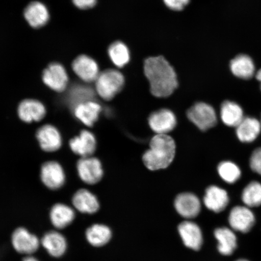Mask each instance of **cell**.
I'll return each instance as SVG.
<instances>
[{
  "mask_svg": "<svg viewBox=\"0 0 261 261\" xmlns=\"http://www.w3.org/2000/svg\"><path fill=\"white\" fill-rule=\"evenodd\" d=\"M95 93L89 87L77 85L71 89L69 94V102L73 107L77 104L94 100Z\"/></svg>",
  "mask_w": 261,
  "mask_h": 261,
  "instance_id": "cell-30",
  "label": "cell"
},
{
  "mask_svg": "<svg viewBox=\"0 0 261 261\" xmlns=\"http://www.w3.org/2000/svg\"><path fill=\"white\" fill-rule=\"evenodd\" d=\"M236 261H249V260H248L245 259H240L237 260Z\"/></svg>",
  "mask_w": 261,
  "mask_h": 261,
  "instance_id": "cell-37",
  "label": "cell"
},
{
  "mask_svg": "<svg viewBox=\"0 0 261 261\" xmlns=\"http://www.w3.org/2000/svg\"><path fill=\"white\" fill-rule=\"evenodd\" d=\"M229 203V197L226 190L217 186H211L205 191L204 203L208 210L220 213Z\"/></svg>",
  "mask_w": 261,
  "mask_h": 261,
  "instance_id": "cell-16",
  "label": "cell"
},
{
  "mask_svg": "<svg viewBox=\"0 0 261 261\" xmlns=\"http://www.w3.org/2000/svg\"><path fill=\"white\" fill-rule=\"evenodd\" d=\"M72 69L82 81L88 83L95 82L100 73L97 62L86 55H80L75 59L72 63Z\"/></svg>",
  "mask_w": 261,
  "mask_h": 261,
  "instance_id": "cell-8",
  "label": "cell"
},
{
  "mask_svg": "<svg viewBox=\"0 0 261 261\" xmlns=\"http://www.w3.org/2000/svg\"><path fill=\"white\" fill-rule=\"evenodd\" d=\"M18 113L22 121L31 123L39 122L43 119L46 114V110L40 101L25 99L19 103Z\"/></svg>",
  "mask_w": 261,
  "mask_h": 261,
  "instance_id": "cell-17",
  "label": "cell"
},
{
  "mask_svg": "<svg viewBox=\"0 0 261 261\" xmlns=\"http://www.w3.org/2000/svg\"><path fill=\"white\" fill-rule=\"evenodd\" d=\"M75 117L88 126H93L101 112V106L94 100L77 104L73 107Z\"/></svg>",
  "mask_w": 261,
  "mask_h": 261,
  "instance_id": "cell-19",
  "label": "cell"
},
{
  "mask_svg": "<svg viewBox=\"0 0 261 261\" xmlns=\"http://www.w3.org/2000/svg\"><path fill=\"white\" fill-rule=\"evenodd\" d=\"M188 119L201 130L213 128L217 123V116L214 108L204 102L195 103L188 110Z\"/></svg>",
  "mask_w": 261,
  "mask_h": 261,
  "instance_id": "cell-4",
  "label": "cell"
},
{
  "mask_svg": "<svg viewBox=\"0 0 261 261\" xmlns=\"http://www.w3.org/2000/svg\"><path fill=\"white\" fill-rule=\"evenodd\" d=\"M150 128L156 135H167L174 129L177 119L174 113L168 109H162L151 114L148 119Z\"/></svg>",
  "mask_w": 261,
  "mask_h": 261,
  "instance_id": "cell-9",
  "label": "cell"
},
{
  "mask_svg": "<svg viewBox=\"0 0 261 261\" xmlns=\"http://www.w3.org/2000/svg\"><path fill=\"white\" fill-rule=\"evenodd\" d=\"M175 154L174 139L167 135H156L149 143V149L143 155L146 167L151 171L168 168Z\"/></svg>",
  "mask_w": 261,
  "mask_h": 261,
  "instance_id": "cell-2",
  "label": "cell"
},
{
  "mask_svg": "<svg viewBox=\"0 0 261 261\" xmlns=\"http://www.w3.org/2000/svg\"><path fill=\"white\" fill-rule=\"evenodd\" d=\"M214 236L218 241V250L224 256H230L238 246L236 233L231 228L220 227L214 231Z\"/></svg>",
  "mask_w": 261,
  "mask_h": 261,
  "instance_id": "cell-20",
  "label": "cell"
},
{
  "mask_svg": "<svg viewBox=\"0 0 261 261\" xmlns=\"http://www.w3.org/2000/svg\"><path fill=\"white\" fill-rule=\"evenodd\" d=\"M260 124H261V121H260Z\"/></svg>",
  "mask_w": 261,
  "mask_h": 261,
  "instance_id": "cell-38",
  "label": "cell"
},
{
  "mask_svg": "<svg viewBox=\"0 0 261 261\" xmlns=\"http://www.w3.org/2000/svg\"><path fill=\"white\" fill-rule=\"evenodd\" d=\"M50 220L54 226L63 229L72 223L75 218L74 211L64 204H57L51 208L50 214Z\"/></svg>",
  "mask_w": 261,
  "mask_h": 261,
  "instance_id": "cell-26",
  "label": "cell"
},
{
  "mask_svg": "<svg viewBox=\"0 0 261 261\" xmlns=\"http://www.w3.org/2000/svg\"><path fill=\"white\" fill-rule=\"evenodd\" d=\"M250 166L252 171L261 176V148L254 150L252 153Z\"/></svg>",
  "mask_w": 261,
  "mask_h": 261,
  "instance_id": "cell-32",
  "label": "cell"
},
{
  "mask_svg": "<svg viewBox=\"0 0 261 261\" xmlns=\"http://www.w3.org/2000/svg\"><path fill=\"white\" fill-rule=\"evenodd\" d=\"M242 201L244 205L249 208L261 205V184L252 181L244 188L242 193Z\"/></svg>",
  "mask_w": 261,
  "mask_h": 261,
  "instance_id": "cell-29",
  "label": "cell"
},
{
  "mask_svg": "<svg viewBox=\"0 0 261 261\" xmlns=\"http://www.w3.org/2000/svg\"><path fill=\"white\" fill-rule=\"evenodd\" d=\"M12 243L16 252L25 254L34 253L40 246L38 238L22 227L18 228L13 233Z\"/></svg>",
  "mask_w": 261,
  "mask_h": 261,
  "instance_id": "cell-10",
  "label": "cell"
},
{
  "mask_svg": "<svg viewBox=\"0 0 261 261\" xmlns=\"http://www.w3.org/2000/svg\"><path fill=\"white\" fill-rule=\"evenodd\" d=\"M174 205L176 211L181 217L191 219L197 217L201 210V203L194 194L182 193L176 197Z\"/></svg>",
  "mask_w": 261,
  "mask_h": 261,
  "instance_id": "cell-12",
  "label": "cell"
},
{
  "mask_svg": "<svg viewBox=\"0 0 261 261\" xmlns=\"http://www.w3.org/2000/svg\"><path fill=\"white\" fill-rule=\"evenodd\" d=\"M256 77L257 81L260 82V90H261V69H260L258 71H257Z\"/></svg>",
  "mask_w": 261,
  "mask_h": 261,
  "instance_id": "cell-35",
  "label": "cell"
},
{
  "mask_svg": "<svg viewBox=\"0 0 261 261\" xmlns=\"http://www.w3.org/2000/svg\"><path fill=\"white\" fill-rule=\"evenodd\" d=\"M37 138L41 149L44 151H56L62 145L61 134L53 125H45L41 126L38 130Z\"/></svg>",
  "mask_w": 261,
  "mask_h": 261,
  "instance_id": "cell-15",
  "label": "cell"
},
{
  "mask_svg": "<svg viewBox=\"0 0 261 261\" xmlns=\"http://www.w3.org/2000/svg\"><path fill=\"white\" fill-rule=\"evenodd\" d=\"M178 231L185 246L199 250L203 244V234L200 227L193 222L186 221L179 225Z\"/></svg>",
  "mask_w": 261,
  "mask_h": 261,
  "instance_id": "cell-13",
  "label": "cell"
},
{
  "mask_svg": "<svg viewBox=\"0 0 261 261\" xmlns=\"http://www.w3.org/2000/svg\"><path fill=\"white\" fill-rule=\"evenodd\" d=\"M125 78L120 71L107 69L99 73L96 81V91L98 95L106 100H112L122 90Z\"/></svg>",
  "mask_w": 261,
  "mask_h": 261,
  "instance_id": "cell-3",
  "label": "cell"
},
{
  "mask_svg": "<svg viewBox=\"0 0 261 261\" xmlns=\"http://www.w3.org/2000/svg\"><path fill=\"white\" fill-rule=\"evenodd\" d=\"M42 81L47 87L57 92H63L67 87L68 76L66 70L60 63H51L42 73Z\"/></svg>",
  "mask_w": 261,
  "mask_h": 261,
  "instance_id": "cell-7",
  "label": "cell"
},
{
  "mask_svg": "<svg viewBox=\"0 0 261 261\" xmlns=\"http://www.w3.org/2000/svg\"><path fill=\"white\" fill-rule=\"evenodd\" d=\"M108 54L114 65L122 68L130 61V52L125 44L121 41H116L110 45Z\"/></svg>",
  "mask_w": 261,
  "mask_h": 261,
  "instance_id": "cell-28",
  "label": "cell"
},
{
  "mask_svg": "<svg viewBox=\"0 0 261 261\" xmlns=\"http://www.w3.org/2000/svg\"><path fill=\"white\" fill-rule=\"evenodd\" d=\"M256 218L251 208L246 205L234 207L228 215V223L233 231L247 233L252 230Z\"/></svg>",
  "mask_w": 261,
  "mask_h": 261,
  "instance_id": "cell-5",
  "label": "cell"
},
{
  "mask_svg": "<svg viewBox=\"0 0 261 261\" xmlns=\"http://www.w3.org/2000/svg\"><path fill=\"white\" fill-rule=\"evenodd\" d=\"M190 0H163L165 5L173 11H179L184 9Z\"/></svg>",
  "mask_w": 261,
  "mask_h": 261,
  "instance_id": "cell-33",
  "label": "cell"
},
{
  "mask_svg": "<svg viewBox=\"0 0 261 261\" xmlns=\"http://www.w3.org/2000/svg\"><path fill=\"white\" fill-rule=\"evenodd\" d=\"M41 244L51 256L60 257L66 252L67 244L65 237L57 231H49L42 238Z\"/></svg>",
  "mask_w": 261,
  "mask_h": 261,
  "instance_id": "cell-24",
  "label": "cell"
},
{
  "mask_svg": "<svg viewBox=\"0 0 261 261\" xmlns=\"http://www.w3.org/2000/svg\"><path fill=\"white\" fill-rule=\"evenodd\" d=\"M112 236L110 228L103 224H94L86 231L87 240L94 247L104 246L109 242Z\"/></svg>",
  "mask_w": 261,
  "mask_h": 261,
  "instance_id": "cell-27",
  "label": "cell"
},
{
  "mask_svg": "<svg viewBox=\"0 0 261 261\" xmlns=\"http://www.w3.org/2000/svg\"><path fill=\"white\" fill-rule=\"evenodd\" d=\"M260 122L253 117H244L236 127L238 138L243 143L254 141L260 135Z\"/></svg>",
  "mask_w": 261,
  "mask_h": 261,
  "instance_id": "cell-21",
  "label": "cell"
},
{
  "mask_svg": "<svg viewBox=\"0 0 261 261\" xmlns=\"http://www.w3.org/2000/svg\"><path fill=\"white\" fill-rule=\"evenodd\" d=\"M218 172L221 178L229 184L236 182L241 176L240 168L236 163L229 161L221 162L218 166Z\"/></svg>",
  "mask_w": 261,
  "mask_h": 261,
  "instance_id": "cell-31",
  "label": "cell"
},
{
  "mask_svg": "<svg viewBox=\"0 0 261 261\" xmlns=\"http://www.w3.org/2000/svg\"><path fill=\"white\" fill-rule=\"evenodd\" d=\"M96 144L95 136L87 130H82L79 136L70 141L71 151L82 158L91 156L96 151Z\"/></svg>",
  "mask_w": 261,
  "mask_h": 261,
  "instance_id": "cell-14",
  "label": "cell"
},
{
  "mask_svg": "<svg viewBox=\"0 0 261 261\" xmlns=\"http://www.w3.org/2000/svg\"><path fill=\"white\" fill-rule=\"evenodd\" d=\"M76 8L82 10L92 8L96 5L97 0H72Z\"/></svg>",
  "mask_w": 261,
  "mask_h": 261,
  "instance_id": "cell-34",
  "label": "cell"
},
{
  "mask_svg": "<svg viewBox=\"0 0 261 261\" xmlns=\"http://www.w3.org/2000/svg\"><path fill=\"white\" fill-rule=\"evenodd\" d=\"M72 201L74 207L81 213L93 214L99 210V203L96 196L87 189L77 191Z\"/></svg>",
  "mask_w": 261,
  "mask_h": 261,
  "instance_id": "cell-22",
  "label": "cell"
},
{
  "mask_svg": "<svg viewBox=\"0 0 261 261\" xmlns=\"http://www.w3.org/2000/svg\"><path fill=\"white\" fill-rule=\"evenodd\" d=\"M24 16L28 24L35 29L43 27L50 19V14L46 6L40 2L31 3L25 8Z\"/></svg>",
  "mask_w": 261,
  "mask_h": 261,
  "instance_id": "cell-18",
  "label": "cell"
},
{
  "mask_svg": "<svg viewBox=\"0 0 261 261\" xmlns=\"http://www.w3.org/2000/svg\"><path fill=\"white\" fill-rule=\"evenodd\" d=\"M41 178L43 184L52 190L61 188L64 184L65 175L63 167L57 162H48L42 166Z\"/></svg>",
  "mask_w": 261,
  "mask_h": 261,
  "instance_id": "cell-11",
  "label": "cell"
},
{
  "mask_svg": "<svg viewBox=\"0 0 261 261\" xmlns=\"http://www.w3.org/2000/svg\"><path fill=\"white\" fill-rule=\"evenodd\" d=\"M230 68L234 76L245 80L252 78L255 73V66L252 58L241 54L230 61Z\"/></svg>",
  "mask_w": 261,
  "mask_h": 261,
  "instance_id": "cell-23",
  "label": "cell"
},
{
  "mask_svg": "<svg viewBox=\"0 0 261 261\" xmlns=\"http://www.w3.org/2000/svg\"><path fill=\"white\" fill-rule=\"evenodd\" d=\"M23 261H38L37 259L35 258L34 257L28 256L25 257Z\"/></svg>",
  "mask_w": 261,
  "mask_h": 261,
  "instance_id": "cell-36",
  "label": "cell"
},
{
  "mask_svg": "<svg viewBox=\"0 0 261 261\" xmlns=\"http://www.w3.org/2000/svg\"><path fill=\"white\" fill-rule=\"evenodd\" d=\"M77 169L80 178L87 184H96L103 177L102 166L99 160L91 156L82 158L77 162Z\"/></svg>",
  "mask_w": 261,
  "mask_h": 261,
  "instance_id": "cell-6",
  "label": "cell"
},
{
  "mask_svg": "<svg viewBox=\"0 0 261 261\" xmlns=\"http://www.w3.org/2000/svg\"><path fill=\"white\" fill-rule=\"evenodd\" d=\"M220 117L225 125L230 127H237L244 118L242 108L238 103L228 100L222 104Z\"/></svg>",
  "mask_w": 261,
  "mask_h": 261,
  "instance_id": "cell-25",
  "label": "cell"
},
{
  "mask_svg": "<svg viewBox=\"0 0 261 261\" xmlns=\"http://www.w3.org/2000/svg\"><path fill=\"white\" fill-rule=\"evenodd\" d=\"M144 73L149 81L151 92L155 97H166L174 92L178 80L174 68L162 56L147 58Z\"/></svg>",
  "mask_w": 261,
  "mask_h": 261,
  "instance_id": "cell-1",
  "label": "cell"
}]
</instances>
